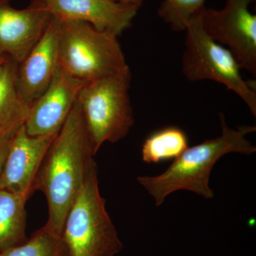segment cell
<instances>
[{
    "label": "cell",
    "mask_w": 256,
    "mask_h": 256,
    "mask_svg": "<svg viewBox=\"0 0 256 256\" xmlns=\"http://www.w3.org/2000/svg\"><path fill=\"white\" fill-rule=\"evenodd\" d=\"M52 16L76 20L100 31L119 36L130 28L139 6L117 4L108 0H36Z\"/></svg>",
    "instance_id": "obj_12"
},
{
    "label": "cell",
    "mask_w": 256,
    "mask_h": 256,
    "mask_svg": "<svg viewBox=\"0 0 256 256\" xmlns=\"http://www.w3.org/2000/svg\"><path fill=\"white\" fill-rule=\"evenodd\" d=\"M185 31L184 76L190 82L212 80L223 84L237 94L256 116V84L242 76V67L230 50L207 34L202 26L201 10L191 18Z\"/></svg>",
    "instance_id": "obj_6"
},
{
    "label": "cell",
    "mask_w": 256,
    "mask_h": 256,
    "mask_svg": "<svg viewBox=\"0 0 256 256\" xmlns=\"http://www.w3.org/2000/svg\"><path fill=\"white\" fill-rule=\"evenodd\" d=\"M129 66L118 73L87 82L77 102L95 153L105 142L116 143L128 136L134 119L129 90Z\"/></svg>",
    "instance_id": "obj_4"
},
{
    "label": "cell",
    "mask_w": 256,
    "mask_h": 256,
    "mask_svg": "<svg viewBox=\"0 0 256 256\" xmlns=\"http://www.w3.org/2000/svg\"><path fill=\"white\" fill-rule=\"evenodd\" d=\"M56 134L32 136L26 132L24 124L22 126L11 138L0 178V190L28 200L36 191L37 174Z\"/></svg>",
    "instance_id": "obj_8"
},
{
    "label": "cell",
    "mask_w": 256,
    "mask_h": 256,
    "mask_svg": "<svg viewBox=\"0 0 256 256\" xmlns=\"http://www.w3.org/2000/svg\"><path fill=\"white\" fill-rule=\"evenodd\" d=\"M16 68L8 57L0 63V136H12L25 124L30 112L16 86Z\"/></svg>",
    "instance_id": "obj_13"
},
{
    "label": "cell",
    "mask_w": 256,
    "mask_h": 256,
    "mask_svg": "<svg viewBox=\"0 0 256 256\" xmlns=\"http://www.w3.org/2000/svg\"><path fill=\"white\" fill-rule=\"evenodd\" d=\"M96 156L90 134L78 102L47 151L37 174L36 190L43 192L48 205L44 226L62 236L69 210L80 192Z\"/></svg>",
    "instance_id": "obj_1"
},
{
    "label": "cell",
    "mask_w": 256,
    "mask_h": 256,
    "mask_svg": "<svg viewBox=\"0 0 256 256\" xmlns=\"http://www.w3.org/2000/svg\"><path fill=\"white\" fill-rule=\"evenodd\" d=\"M62 237L72 256H116L124 248L100 193L96 163L69 210Z\"/></svg>",
    "instance_id": "obj_5"
},
{
    "label": "cell",
    "mask_w": 256,
    "mask_h": 256,
    "mask_svg": "<svg viewBox=\"0 0 256 256\" xmlns=\"http://www.w3.org/2000/svg\"><path fill=\"white\" fill-rule=\"evenodd\" d=\"M117 4L130 5V6H140L144 0H108Z\"/></svg>",
    "instance_id": "obj_19"
},
{
    "label": "cell",
    "mask_w": 256,
    "mask_h": 256,
    "mask_svg": "<svg viewBox=\"0 0 256 256\" xmlns=\"http://www.w3.org/2000/svg\"><path fill=\"white\" fill-rule=\"evenodd\" d=\"M206 0H164L158 14L173 31H185L191 18L204 6Z\"/></svg>",
    "instance_id": "obj_17"
},
{
    "label": "cell",
    "mask_w": 256,
    "mask_h": 256,
    "mask_svg": "<svg viewBox=\"0 0 256 256\" xmlns=\"http://www.w3.org/2000/svg\"><path fill=\"white\" fill-rule=\"evenodd\" d=\"M60 22L58 66L70 76L87 84L129 66L114 34L84 22Z\"/></svg>",
    "instance_id": "obj_3"
},
{
    "label": "cell",
    "mask_w": 256,
    "mask_h": 256,
    "mask_svg": "<svg viewBox=\"0 0 256 256\" xmlns=\"http://www.w3.org/2000/svg\"><path fill=\"white\" fill-rule=\"evenodd\" d=\"M10 1L0 0V54L18 64L40 40L52 16L36 0L22 10Z\"/></svg>",
    "instance_id": "obj_10"
},
{
    "label": "cell",
    "mask_w": 256,
    "mask_h": 256,
    "mask_svg": "<svg viewBox=\"0 0 256 256\" xmlns=\"http://www.w3.org/2000/svg\"><path fill=\"white\" fill-rule=\"evenodd\" d=\"M58 66L48 88L30 106L24 127L32 136H55L60 132L85 85Z\"/></svg>",
    "instance_id": "obj_9"
},
{
    "label": "cell",
    "mask_w": 256,
    "mask_h": 256,
    "mask_svg": "<svg viewBox=\"0 0 256 256\" xmlns=\"http://www.w3.org/2000/svg\"><path fill=\"white\" fill-rule=\"evenodd\" d=\"M255 0H226L222 10H201L204 30L215 42L226 45L242 69L256 76V16L249 10Z\"/></svg>",
    "instance_id": "obj_7"
},
{
    "label": "cell",
    "mask_w": 256,
    "mask_h": 256,
    "mask_svg": "<svg viewBox=\"0 0 256 256\" xmlns=\"http://www.w3.org/2000/svg\"><path fill=\"white\" fill-rule=\"evenodd\" d=\"M60 25V20L52 16L40 40L16 64V86L30 107L50 86L58 68Z\"/></svg>",
    "instance_id": "obj_11"
},
{
    "label": "cell",
    "mask_w": 256,
    "mask_h": 256,
    "mask_svg": "<svg viewBox=\"0 0 256 256\" xmlns=\"http://www.w3.org/2000/svg\"><path fill=\"white\" fill-rule=\"evenodd\" d=\"M12 137V136H0V178L2 172L5 160L8 156Z\"/></svg>",
    "instance_id": "obj_18"
},
{
    "label": "cell",
    "mask_w": 256,
    "mask_h": 256,
    "mask_svg": "<svg viewBox=\"0 0 256 256\" xmlns=\"http://www.w3.org/2000/svg\"><path fill=\"white\" fill-rule=\"evenodd\" d=\"M24 197L0 190V254L28 240Z\"/></svg>",
    "instance_id": "obj_14"
},
{
    "label": "cell",
    "mask_w": 256,
    "mask_h": 256,
    "mask_svg": "<svg viewBox=\"0 0 256 256\" xmlns=\"http://www.w3.org/2000/svg\"><path fill=\"white\" fill-rule=\"evenodd\" d=\"M220 116L222 128L220 137L188 148L161 174L138 176V183L153 197L156 206L178 190L194 192L206 200L213 198L214 194L208 184L217 161L230 153L250 156L256 152V146L246 138L256 132V126H242L232 129L226 122L225 116L220 112Z\"/></svg>",
    "instance_id": "obj_2"
},
{
    "label": "cell",
    "mask_w": 256,
    "mask_h": 256,
    "mask_svg": "<svg viewBox=\"0 0 256 256\" xmlns=\"http://www.w3.org/2000/svg\"><path fill=\"white\" fill-rule=\"evenodd\" d=\"M2 256H72L63 237L43 226L24 244L6 250Z\"/></svg>",
    "instance_id": "obj_16"
},
{
    "label": "cell",
    "mask_w": 256,
    "mask_h": 256,
    "mask_svg": "<svg viewBox=\"0 0 256 256\" xmlns=\"http://www.w3.org/2000/svg\"><path fill=\"white\" fill-rule=\"evenodd\" d=\"M186 132L181 128L169 126L151 133L142 146L143 162L158 164L175 160L188 148Z\"/></svg>",
    "instance_id": "obj_15"
},
{
    "label": "cell",
    "mask_w": 256,
    "mask_h": 256,
    "mask_svg": "<svg viewBox=\"0 0 256 256\" xmlns=\"http://www.w3.org/2000/svg\"><path fill=\"white\" fill-rule=\"evenodd\" d=\"M6 58V56H4V55L1 54H0V63H1L2 62H3V60H4Z\"/></svg>",
    "instance_id": "obj_20"
}]
</instances>
